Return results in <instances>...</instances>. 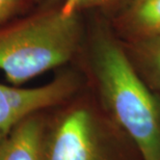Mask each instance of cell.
Instances as JSON below:
<instances>
[{
  "label": "cell",
  "mask_w": 160,
  "mask_h": 160,
  "mask_svg": "<svg viewBox=\"0 0 160 160\" xmlns=\"http://www.w3.org/2000/svg\"><path fill=\"white\" fill-rule=\"evenodd\" d=\"M89 62L107 118L142 160H160V100L135 68L114 33L92 38Z\"/></svg>",
  "instance_id": "6da1fadb"
},
{
  "label": "cell",
  "mask_w": 160,
  "mask_h": 160,
  "mask_svg": "<svg viewBox=\"0 0 160 160\" xmlns=\"http://www.w3.org/2000/svg\"><path fill=\"white\" fill-rule=\"evenodd\" d=\"M82 41L79 14L41 9L0 26V70L15 85L71 60Z\"/></svg>",
  "instance_id": "7a4b0ae2"
},
{
  "label": "cell",
  "mask_w": 160,
  "mask_h": 160,
  "mask_svg": "<svg viewBox=\"0 0 160 160\" xmlns=\"http://www.w3.org/2000/svg\"><path fill=\"white\" fill-rule=\"evenodd\" d=\"M119 134L88 105H73L46 128L42 160H127Z\"/></svg>",
  "instance_id": "3957f363"
},
{
  "label": "cell",
  "mask_w": 160,
  "mask_h": 160,
  "mask_svg": "<svg viewBox=\"0 0 160 160\" xmlns=\"http://www.w3.org/2000/svg\"><path fill=\"white\" fill-rule=\"evenodd\" d=\"M80 85L77 75L65 72L52 81L34 88L0 84V135L6 136L26 117L56 106L72 98Z\"/></svg>",
  "instance_id": "277c9868"
},
{
  "label": "cell",
  "mask_w": 160,
  "mask_h": 160,
  "mask_svg": "<svg viewBox=\"0 0 160 160\" xmlns=\"http://www.w3.org/2000/svg\"><path fill=\"white\" fill-rule=\"evenodd\" d=\"M109 18L114 34L127 44L160 37V0H122Z\"/></svg>",
  "instance_id": "5b68a950"
},
{
  "label": "cell",
  "mask_w": 160,
  "mask_h": 160,
  "mask_svg": "<svg viewBox=\"0 0 160 160\" xmlns=\"http://www.w3.org/2000/svg\"><path fill=\"white\" fill-rule=\"evenodd\" d=\"M46 125L39 112L12 128L0 145V160H42Z\"/></svg>",
  "instance_id": "8992f818"
},
{
  "label": "cell",
  "mask_w": 160,
  "mask_h": 160,
  "mask_svg": "<svg viewBox=\"0 0 160 160\" xmlns=\"http://www.w3.org/2000/svg\"><path fill=\"white\" fill-rule=\"evenodd\" d=\"M127 45L147 78L160 91V37Z\"/></svg>",
  "instance_id": "52a82bcc"
},
{
  "label": "cell",
  "mask_w": 160,
  "mask_h": 160,
  "mask_svg": "<svg viewBox=\"0 0 160 160\" xmlns=\"http://www.w3.org/2000/svg\"><path fill=\"white\" fill-rule=\"evenodd\" d=\"M46 1V0H34ZM122 0H63L62 8L68 14H79L82 9H99L105 14L110 15Z\"/></svg>",
  "instance_id": "ba28073f"
},
{
  "label": "cell",
  "mask_w": 160,
  "mask_h": 160,
  "mask_svg": "<svg viewBox=\"0 0 160 160\" xmlns=\"http://www.w3.org/2000/svg\"><path fill=\"white\" fill-rule=\"evenodd\" d=\"M27 0H0V26L6 24L22 9Z\"/></svg>",
  "instance_id": "9c48e42d"
},
{
  "label": "cell",
  "mask_w": 160,
  "mask_h": 160,
  "mask_svg": "<svg viewBox=\"0 0 160 160\" xmlns=\"http://www.w3.org/2000/svg\"><path fill=\"white\" fill-rule=\"evenodd\" d=\"M5 136H1L0 135V145H1V142H2V140H3V138H4Z\"/></svg>",
  "instance_id": "30bf717a"
}]
</instances>
